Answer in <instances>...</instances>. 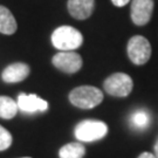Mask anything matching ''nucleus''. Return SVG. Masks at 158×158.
I'll return each instance as SVG.
<instances>
[{"mask_svg":"<svg viewBox=\"0 0 158 158\" xmlns=\"http://www.w3.org/2000/svg\"><path fill=\"white\" fill-rule=\"evenodd\" d=\"M83 42V36L80 31L72 26L57 27L52 34V44L61 52H72L77 49Z\"/></svg>","mask_w":158,"mask_h":158,"instance_id":"obj_1","label":"nucleus"},{"mask_svg":"<svg viewBox=\"0 0 158 158\" xmlns=\"http://www.w3.org/2000/svg\"><path fill=\"white\" fill-rule=\"evenodd\" d=\"M69 101L81 109H91L103 101V93L93 85H81L69 93Z\"/></svg>","mask_w":158,"mask_h":158,"instance_id":"obj_2","label":"nucleus"},{"mask_svg":"<svg viewBox=\"0 0 158 158\" xmlns=\"http://www.w3.org/2000/svg\"><path fill=\"white\" fill-rule=\"evenodd\" d=\"M108 132V125L97 119H85L75 127V137L80 142H94L103 138Z\"/></svg>","mask_w":158,"mask_h":158,"instance_id":"obj_3","label":"nucleus"},{"mask_svg":"<svg viewBox=\"0 0 158 158\" xmlns=\"http://www.w3.org/2000/svg\"><path fill=\"white\" fill-rule=\"evenodd\" d=\"M128 56L130 61L137 66H142L149 61L151 56V46L147 38L135 35L128 42Z\"/></svg>","mask_w":158,"mask_h":158,"instance_id":"obj_4","label":"nucleus"},{"mask_svg":"<svg viewBox=\"0 0 158 158\" xmlns=\"http://www.w3.org/2000/svg\"><path fill=\"white\" fill-rule=\"evenodd\" d=\"M103 85L109 95L116 97H127L132 90L134 82L128 74L115 73L106 79Z\"/></svg>","mask_w":158,"mask_h":158,"instance_id":"obj_5","label":"nucleus"},{"mask_svg":"<svg viewBox=\"0 0 158 158\" xmlns=\"http://www.w3.org/2000/svg\"><path fill=\"white\" fill-rule=\"evenodd\" d=\"M52 62L55 67L63 73L74 74L79 72L82 67V57L75 52H59L55 54Z\"/></svg>","mask_w":158,"mask_h":158,"instance_id":"obj_6","label":"nucleus"},{"mask_svg":"<svg viewBox=\"0 0 158 158\" xmlns=\"http://www.w3.org/2000/svg\"><path fill=\"white\" fill-rule=\"evenodd\" d=\"M153 0H132L131 1V20L137 26L147 25L152 17Z\"/></svg>","mask_w":158,"mask_h":158,"instance_id":"obj_7","label":"nucleus"},{"mask_svg":"<svg viewBox=\"0 0 158 158\" xmlns=\"http://www.w3.org/2000/svg\"><path fill=\"white\" fill-rule=\"evenodd\" d=\"M18 107L23 113H36V111H46L48 109L47 101L38 97L34 94H25L21 93L18 97Z\"/></svg>","mask_w":158,"mask_h":158,"instance_id":"obj_8","label":"nucleus"},{"mask_svg":"<svg viewBox=\"0 0 158 158\" xmlns=\"http://www.w3.org/2000/svg\"><path fill=\"white\" fill-rule=\"evenodd\" d=\"M31 73V68L28 64L23 62H15L4 69L1 74L2 81L6 83H18L26 79Z\"/></svg>","mask_w":158,"mask_h":158,"instance_id":"obj_9","label":"nucleus"},{"mask_svg":"<svg viewBox=\"0 0 158 158\" xmlns=\"http://www.w3.org/2000/svg\"><path fill=\"white\" fill-rule=\"evenodd\" d=\"M68 12L77 20H85L94 12L95 0H68Z\"/></svg>","mask_w":158,"mask_h":158,"instance_id":"obj_10","label":"nucleus"},{"mask_svg":"<svg viewBox=\"0 0 158 158\" xmlns=\"http://www.w3.org/2000/svg\"><path fill=\"white\" fill-rule=\"evenodd\" d=\"M17 21L12 12L7 7L0 5V33L12 35L17 32Z\"/></svg>","mask_w":158,"mask_h":158,"instance_id":"obj_11","label":"nucleus"},{"mask_svg":"<svg viewBox=\"0 0 158 158\" xmlns=\"http://www.w3.org/2000/svg\"><path fill=\"white\" fill-rule=\"evenodd\" d=\"M19 107L14 100L8 96H0V117L11 119L17 115Z\"/></svg>","mask_w":158,"mask_h":158,"instance_id":"obj_12","label":"nucleus"},{"mask_svg":"<svg viewBox=\"0 0 158 158\" xmlns=\"http://www.w3.org/2000/svg\"><path fill=\"white\" fill-rule=\"evenodd\" d=\"M85 155V148L81 143H68L59 151L60 158H83Z\"/></svg>","mask_w":158,"mask_h":158,"instance_id":"obj_13","label":"nucleus"},{"mask_svg":"<svg viewBox=\"0 0 158 158\" xmlns=\"http://www.w3.org/2000/svg\"><path fill=\"white\" fill-rule=\"evenodd\" d=\"M150 122H151L150 115L144 109L136 110L130 117V123L132 125V128H135L137 130H144L145 128L149 127Z\"/></svg>","mask_w":158,"mask_h":158,"instance_id":"obj_14","label":"nucleus"},{"mask_svg":"<svg viewBox=\"0 0 158 158\" xmlns=\"http://www.w3.org/2000/svg\"><path fill=\"white\" fill-rule=\"evenodd\" d=\"M12 142H13V138H12V135L10 134V131L0 125V151L7 150L8 148L11 147Z\"/></svg>","mask_w":158,"mask_h":158,"instance_id":"obj_15","label":"nucleus"},{"mask_svg":"<svg viewBox=\"0 0 158 158\" xmlns=\"http://www.w3.org/2000/svg\"><path fill=\"white\" fill-rule=\"evenodd\" d=\"M111 2H113L115 6H117V7H123V6H125L127 4H129L130 0H111Z\"/></svg>","mask_w":158,"mask_h":158,"instance_id":"obj_16","label":"nucleus"},{"mask_svg":"<svg viewBox=\"0 0 158 158\" xmlns=\"http://www.w3.org/2000/svg\"><path fill=\"white\" fill-rule=\"evenodd\" d=\"M138 158H156V156L153 155V153H150V152H142Z\"/></svg>","mask_w":158,"mask_h":158,"instance_id":"obj_17","label":"nucleus"},{"mask_svg":"<svg viewBox=\"0 0 158 158\" xmlns=\"http://www.w3.org/2000/svg\"><path fill=\"white\" fill-rule=\"evenodd\" d=\"M155 156H156V158H158V139L155 144Z\"/></svg>","mask_w":158,"mask_h":158,"instance_id":"obj_18","label":"nucleus"},{"mask_svg":"<svg viewBox=\"0 0 158 158\" xmlns=\"http://www.w3.org/2000/svg\"><path fill=\"white\" fill-rule=\"evenodd\" d=\"M23 158H31V157H23Z\"/></svg>","mask_w":158,"mask_h":158,"instance_id":"obj_19","label":"nucleus"}]
</instances>
